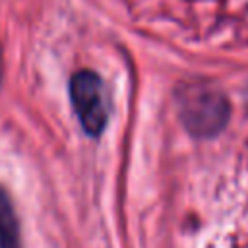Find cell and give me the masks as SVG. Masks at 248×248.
<instances>
[{"mask_svg": "<svg viewBox=\"0 0 248 248\" xmlns=\"http://www.w3.org/2000/svg\"><path fill=\"white\" fill-rule=\"evenodd\" d=\"M0 74H2V56H0Z\"/></svg>", "mask_w": 248, "mask_h": 248, "instance_id": "obj_4", "label": "cell"}, {"mask_svg": "<svg viewBox=\"0 0 248 248\" xmlns=\"http://www.w3.org/2000/svg\"><path fill=\"white\" fill-rule=\"evenodd\" d=\"M178 114L186 130L196 138H211L229 122L227 97L211 85H188L178 95Z\"/></svg>", "mask_w": 248, "mask_h": 248, "instance_id": "obj_1", "label": "cell"}, {"mask_svg": "<svg viewBox=\"0 0 248 248\" xmlns=\"http://www.w3.org/2000/svg\"><path fill=\"white\" fill-rule=\"evenodd\" d=\"M0 248H19V225L4 188H0Z\"/></svg>", "mask_w": 248, "mask_h": 248, "instance_id": "obj_3", "label": "cell"}, {"mask_svg": "<svg viewBox=\"0 0 248 248\" xmlns=\"http://www.w3.org/2000/svg\"><path fill=\"white\" fill-rule=\"evenodd\" d=\"M70 101L81 128L89 136H99L108 120V95L99 74L78 70L70 79Z\"/></svg>", "mask_w": 248, "mask_h": 248, "instance_id": "obj_2", "label": "cell"}]
</instances>
